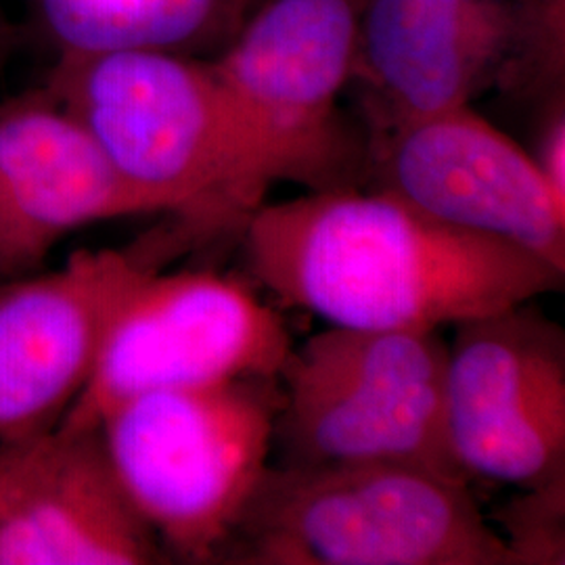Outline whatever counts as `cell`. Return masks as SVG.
I'll return each instance as SVG.
<instances>
[{"mask_svg":"<svg viewBox=\"0 0 565 565\" xmlns=\"http://www.w3.org/2000/svg\"><path fill=\"white\" fill-rule=\"evenodd\" d=\"M279 377L135 396L99 424L124 492L170 559L218 564L270 465Z\"/></svg>","mask_w":565,"mask_h":565,"instance_id":"cell-4","label":"cell"},{"mask_svg":"<svg viewBox=\"0 0 565 565\" xmlns=\"http://www.w3.org/2000/svg\"><path fill=\"white\" fill-rule=\"evenodd\" d=\"M294 348L281 312L235 277L210 270H151L118 303L88 382L61 429H97L135 396L279 377Z\"/></svg>","mask_w":565,"mask_h":565,"instance_id":"cell-7","label":"cell"},{"mask_svg":"<svg viewBox=\"0 0 565 565\" xmlns=\"http://www.w3.org/2000/svg\"><path fill=\"white\" fill-rule=\"evenodd\" d=\"M223 562L520 565L469 482L380 461L268 465Z\"/></svg>","mask_w":565,"mask_h":565,"instance_id":"cell-3","label":"cell"},{"mask_svg":"<svg viewBox=\"0 0 565 565\" xmlns=\"http://www.w3.org/2000/svg\"><path fill=\"white\" fill-rule=\"evenodd\" d=\"M361 0H263L212 65L266 184L354 186L361 151L340 114Z\"/></svg>","mask_w":565,"mask_h":565,"instance_id":"cell-6","label":"cell"},{"mask_svg":"<svg viewBox=\"0 0 565 565\" xmlns=\"http://www.w3.org/2000/svg\"><path fill=\"white\" fill-rule=\"evenodd\" d=\"M162 266L137 242L0 282V443L55 429L95 366L121 298Z\"/></svg>","mask_w":565,"mask_h":565,"instance_id":"cell-11","label":"cell"},{"mask_svg":"<svg viewBox=\"0 0 565 565\" xmlns=\"http://www.w3.org/2000/svg\"><path fill=\"white\" fill-rule=\"evenodd\" d=\"M530 0H361L356 63L377 135L469 105L539 34Z\"/></svg>","mask_w":565,"mask_h":565,"instance_id":"cell-10","label":"cell"},{"mask_svg":"<svg viewBox=\"0 0 565 565\" xmlns=\"http://www.w3.org/2000/svg\"><path fill=\"white\" fill-rule=\"evenodd\" d=\"M534 160L553 198L565 207V118L562 109L548 121L541 139L539 156H534Z\"/></svg>","mask_w":565,"mask_h":565,"instance_id":"cell-16","label":"cell"},{"mask_svg":"<svg viewBox=\"0 0 565 565\" xmlns=\"http://www.w3.org/2000/svg\"><path fill=\"white\" fill-rule=\"evenodd\" d=\"M440 331L329 327L291 348L279 373L282 465L401 463L471 482L446 427Z\"/></svg>","mask_w":565,"mask_h":565,"instance_id":"cell-5","label":"cell"},{"mask_svg":"<svg viewBox=\"0 0 565 565\" xmlns=\"http://www.w3.org/2000/svg\"><path fill=\"white\" fill-rule=\"evenodd\" d=\"M371 160L377 189L565 270L564 205L534 156L469 105L377 135Z\"/></svg>","mask_w":565,"mask_h":565,"instance_id":"cell-9","label":"cell"},{"mask_svg":"<svg viewBox=\"0 0 565 565\" xmlns=\"http://www.w3.org/2000/svg\"><path fill=\"white\" fill-rule=\"evenodd\" d=\"M124 181L177 223L181 254L263 205V181L212 65L166 51L65 53L49 88Z\"/></svg>","mask_w":565,"mask_h":565,"instance_id":"cell-2","label":"cell"},{"mask_svg":"<svg viewBox=\"0 0 565 565\" xmlns=\"http://www.w3.org/2000/svg\"><path fill=\"white\" fill-rule=\"evenodd\" d=\"M13 25L7 18V11H4V2L0 0V70L4 65V61L11 53V46H13Z\"/></svg>","mask_w":565,"mask_h":565,"instance_id":"cell-17","label":"cell"},{"mask_svg":"<svg viewBox=\"0 0 565 565\" xmlns=\"http://www.w3.org/2000/svg\"><path fill=\"white\" fill-rule=\"evenodd\" d=\"M524 490L501 513L503 541L520 565L564 564L565 476Z\"/></svg>","mask_w":565,"mask_h":565,"instance_id":"cell-15","label":"cell"},{"mask_svg":"<svg viewBox=\"0 0 565 565\" xmlns=\"http://www.w3.org/2000/svg\"><path fill=\"white\" fill-rule=\"evenodd\" d=\"M156 207L49 90L0 105V282L36 275L72 231Z\"/></svg>","mask_w":565,"mask_h":565,"instance_id":"cell-13","label":"cell"},{"mask_svg":"<svg viewBox=\"0 0 565 565\" xmlns=\"http://www.w3.org/2000/svg\"><path fill=\"white\" fill-rule=\"evenodd\" d=\"M446 427L469 478L522 488L564 478V329L530 302L457 324Z\"/></svg>","mask_w":565,"mask_h":565,"instance_id":"cell-8","label":"cell"},{"mask_svg":"<svg viewBox=\"0 0 565 565\" xmlns=\"http://www.w3.org/2000/svg\"><path fill=\"white\" fill-rule=\"evenodd\" d=\"M221 0H42L65 53L166 51L200 34Z\"/></svg>","mask_w":565,"mask_h":565,"instance_id":"cell-14","label":"cell"},{"mask_svg":"<svg viewBox=\"0 0 565 565\" xmlns=\"http://www.w3.org/2000/svg\"><path fill=\"white\" fill-rule=\"evenodd\" d=\"M170 562L124 492L99 429L0 443V565Z\"/></svg>","mask_w":565,"mask_h":565,"instance_id":"cell-12","label":"cell"},{"mask_svg":"<svg viewBox=\"0 0 565 565\" xmlns=\"http://www.w3.org/2000/svg\"><path fill=\"white\" fill-rule=\"evenodd\" d=\"M233 2V9H235V13H242L245 9H252V7H256V4H260L263 0H231Z\"/></svg>","mask_w":565,"mask_h":565,"instance_id":"cell-18","label":"cell"},{"mask_svg":"<svg viewBox=\"0 0 565 565\" xmlns=\"http://www.w3.org/2000/svg\"><path fill=\"white\" fill-rule=\"evenodd\" d=\"M245 263L277 302L329 327L440 331L559 291L565 270L522 245L356 186L260 205Z\"/></svg>","mask_w":565,"mask_h":565,"instance_id":"cell-1","label":"cell"}]
</instances>
